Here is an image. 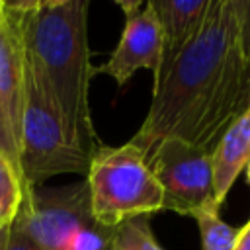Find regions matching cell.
Masks as SVG:
<instances>
[{"instance_id":"3957f363","label":"cell","mask_w":250,"mask_h":250,"mask_svg":"<svg viewBox=\"0 0 250 250\" xmlns=\"http://www.w3.org/2000/svg\"><path fill=\"white\" fill-rule=\"evenodd\" d=\"M86 184L92 215L107 229L164 209L162 188L148 166L146 154L133 143L121 146L100 145L90 158Z\"/></svg>"},{"instance_id":"2e32d148","label":"cell","mask_w":250,"mask_h":250,"mask_svg":"<svg viewBox=\"0 0 250 250\" xmlns=\"http://www.w3.org/2000/svg\"><path fill=\"white\" fill-rule=\"evenodd\" d=\"M234 250H250V219H248V223L242 229H238Z\"/></svg>"},{"instance_id":"ffe728a7","label":"cell","mask_w":250,"mask_h":250,"mask_svg":"<svg viewBox=\"0 0 250 250\" xmlns=\"http://www.w3.org/2000/svg\"><path fill=\"white\" fill-rule=\"evenodd\" d=\"M246 168H248V172H246V174H248V182H250V162H248V166H246Z\"/></svg>"},{"instance_id":"e0dca14e","label":"cell","mask_w":250,"mask_h":250,"mask_svg":"<svg viewBox=\"0 0 250 250\" xmlns=\"http://www.w3.org/2000/svg\"><path fill=\"white\" fill-rule=\"evenodd\" d=\"M8 229H10V223H0V250H2V246H4V240H6Z\"/></svg>"},{"instance_id":"52a82bcc","label":"cell","mask_w":250,"mask_h":250,"mask_svg":"<svg viewBox=\"0 0 250 250\" xmlns=\"http://www.w3.org/2000/svg\"><path fill=\"white\" fill-rule=\"evenodd\" d=\"M23 90L25 53L20 31V14L12 6V2L4 0V16L0 20V152L8 158L18 174Z\"/></svg>"},{"instance_id":"4fadbf2b","label":"cell","mask_w":250,"mask_h":250,"mask_svg":"<svg viewBox=\"0 0 250 250\" xmlns=\"http://www.w3.org/2000/svg\"><path fill=\"white\" fill-rule=\"evenodd\" d=\"M33 191V189H31ZM29 191L23 189L21 180L14 168H8L0 174V223H12L21 197H25Z\"/></svg>"},{"instance_id":"8992f818","label":"cell","mask_w":250,"mask_h":250,"mask_svg":"<svg viewBox=\"0 0 250 250\" xmlns=\"http://www.w3.org/2000/svg\"><path fill=\"white\" fill-rule=\"evenodd\" d=\"M164 193V209L193 217L205 207H219L213 195L211 152L182 139H162L146 156Z\"/></svg>"},{"instance_id":"ac0fdd59","label":"cell","mask_w":250,"mask_h":250,"mask_svg":"<svg viewBox=\"0 0 250 250\" xmlns=\"http://www.w3.org/2000/svg\"><path fill=\"white\" fill-rule=\"evenodd\" d=\"M8 168H14V166H12V164L8 162V158H6V156L0 152V174H2L4 170H8ZM14 170H16V168H14ZM18 176H20V174H18ZM20 180H21V178H20Z\"/></svg>"},{"instance_id":"30bf717a","label":"cell","mask_w":250,"mask_h":250,"mask_svg":"<svg viewBox=\"0 0 250 250\" xmlns=\"http://www.w3.org/2000/svg\"><path fill=\"white\" fill-rule=\"evenodd\" d=\"M250 162V109L236 117L211 150L213 195L223 205L242 168Z\"/></svg>"},{"instance_id":"277c9868","label":"cell","mask_w":250,"mask_h":250,"mask_svg":"<svg viewBox=\"0 0 250 250\" xmlns=\"http://www.w3.org/2000/svg\"><path fill=\"white\" fill-rule=\"evenodd\" d=\"M12 223L41 250H111L113 229L94 219L86 180L29 191Z\"/></svg>"},{"instance_id":"9c48e42d","label":"cell","mask_w":250,"mask_h":250,"mask_svg":"<svg viewBox=\"0 0 250 250\" xmlns=\"http://www.w3.org/2000/svg\"><path fill=\"white\" fill-rule=\"evenodd\" d=\"M148 4L156 16L162 39L160 64L156 74H152L156 84L201 29L211 0H148Z\"/></svg>"},{"instance_id":"7c38bea8","label":"cell","mask_w":250,"mask_h":250,"mask_svg":"<svg viewBox=\"0 0 250 250\" xmlns=\"http://www.w3.org/2000/svg\"><path fill=\"white\" fill-rule=\"evenodd\" d=\"M111 250H164L150 229L148 217H135L113 229Z\"/></svg>"},{"instance_id":"8fae6325","label":"cell","mask_w":250,"mask_h":250,"mask_svg":"<svg viewBox=\"0 0 250 250\" xmlns=\"http://www.w3.org/2000/svg\"><path fill=\"white\" fill-rule=\"evenodd\" d=\"M201 232V250H234L238 229L219 217V207H205L193 215Z\"/></svg>"},{"instance_id":"7a4b0ae2","label":"cell","mask_w":250,"mask_h":250,"mask_svg":"<svg viewBox=\"0 0 250 250\" xmlns=\"http://www.w3.org/2000/svg\"><path fill=\"white\" fill-rule=\"evenodd\" d=\"M238 37L234 0H211L205 21L168 72L152 84L148 113L129 143L146 156L189 121L213 92L227 57Z\"/></svg>"},{"instance_id":"d6986e66","label":"cell","mask_w":250,"mask_h":250,"mask_svg":"<svg viewBox=\"0 0 250 250\" xmlns=\"http://www.w3.org/2000/svg\"><path fill=\"white\" fill-rule=\"evenodd\" d=\"M2 16H4V0H0V20H2Z\"/></svg>"},{"instance_id":"5bb4252c","label":"cell","mask_w":250,"mask_h":250,"mask_svg":"<svg viewBox=\"0 0 250 250\" xmlns=\"http://www.w3.org/2000/svg\"><path fill=\"white\" fill-rule=\"evenodd\" d=\"M2 250H41V248L20 227H16L14 223H10V229H8V234H6V240H4Z\"/></svg>"},{"instance_id":"6da1fadb","label":"cell","mask_w":250,"mask_h":250,"mask_svg":"<svg viewBox=\"0 0 250 250\" xmlns=\"http://www.w3.org/2000/svg\"><path fill=\"white\" fill-rule=\"evenodd\" d=\"M25 62L59 111L70 139L92 158L100 148L90 111L88 2L18 0Z\"/></svg>"},{"instance_id":"ba28073f","label":"cell","mask_w":250,"mask_h":250,"mask_svg":"<svg viewBox=\"0 0 250 250\" xmlns=\"http://www.w3.org/2000/svg\"><path fill=\"white\" fill-rule=\"evenodd\" d=\"M125 14L121 39L113 49L107 62L94 66L92 74H107L117 86L127 84L141 68L156 74L160 64V27L148 2H119Z\"/></svg>"},{"instance_id":"9a60e30c","label":"cell","mask_w":250,"mask_h":250,"mask_svg":"<svg viewBox=\"0 0 250 250\" xmlns=\"http://www.w3.org/2000/svg\"><path fill=\"white\" fill-rule=\"evenodd\" d=\"M234 10L238 18V33L246 49L250 51V0H234Z\"/></svg>"},{"instance_id":"5b68a950","label":"cell","mask_w":250,"mask_h":250,"mask_svg":"<svg viewBox=\"0 0 250 250\" xmlns=\"http://www.w3.org/2000/svg\"><path fill=\"white\" fill-rule=\"evenodd\" d=\"M90 156L70 139L64 121L25 62L20 137V174L25 189L41 188L61 174L86 176Z\"/></svg>"}]
</instances>
